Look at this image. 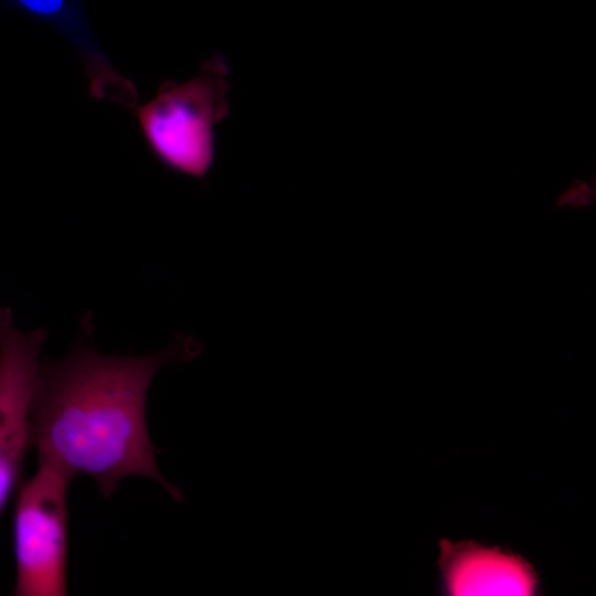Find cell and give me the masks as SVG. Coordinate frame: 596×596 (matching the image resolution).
Returning a JSON list of instances; mask_svg holds the SVG:
<instances>
[{"label": "cell", "instance_id": "obj_3", "mask_svg": "<svg viewBox=\"0 0 596 596\" xmlns=\"http://www.w3.org/2000/svg\"><path fill=\"white\" fill-rule=\"evenodd\" d=\"M72 478L38 464L21 483L13 513L14 595H67V491Z\"/></svg>", "mask_w": 596, "mask_h": 596}, {"label": "cell", "instance_id": "obj_2", "mask_svg": "<svg viewBox=\"0 0 596 596\" xmlns=\"http://www.w3.org/2000/svg\"><path fill=\"white\" fill-rule=\"evenodd\" d=\"M227 76L226 62L215 55L188 81L162 82L135 108L142 139L162 166L204 180L216 156V126L230 115Z\"/></svg>", "mask_w": 596, "mask_h": 596}, {"label": "cell", "instance_id": "obj_4", "mask_svg": "<svg viewBox=\"0 0 596 596\" xmlns=\"http://www.w3.org/2000/svg\"><path fill=\"white\" fill-rule=\"evenodd\" d=\"M46 333L22 332L11 309L0 307V514L20 485L31 449L29 407Z\"/></svg>", "mask_w": 596, "mask_h": 596}, {"label": "cell", "instance_id": "obj_6", "mask_svg": "<svg viewBox=\"0 0 596 596\" xmlns=\"http://www.w3.org/2000/svg\"><path fill=\"white\" fill-rule=\"evenodd\" d=\"M6 6L44 22L76 49L84 63L92 97L127 108L139 100L135 83L119 73L100 47L82 0H3Z\"/></svg>", "mask_w": 596, "mask_h": 596}, {"label": "cell", "instance_id": "obj_7", "mask_svg": "<svg viewBox=\"0 0 596 596\" xmlns=\"http://www.w3.org/2000/svg\"><path fill=\"white\" fill-rule=\"evenodd\" d=\"M595 199V187L585 180L575 179L570 187L556 199L560 209L573 207L575 210L587 207Z\"/></svg>", "mask_w": 596, "mask_h": 596}, {"label": "cell", "instance_id": "obj_1", "mask_svg": "<svg viewBox=\"0 0 596 596\" xmlns=\"http://www.w3.org/2000/svg\"><path fill=\"white\" fill-rule=\"evenodd\" d=\"M200 352L198 341L180 334L148 355H106L81 342L60 361L40 362L29 407L30 445L38 464L72 479L86 475L106 498L120 479L142 476L182 501L181 491L159 471L146 401L161 365L189 362Z\"/></svg>", "mask_w": 596, "mask_h": 596}, {"label": "cell", "instance_id": "obj_5", "mask_svg": "<svg viewBox=\"0 0 596 596\" xmlns=\"http://www.w3.org/2000/svg\"><path fill=\"white\" fill-rule=\"evenodd\" d=\"M439 592L448 596H536L535 567L508 547L475 540L438 541Z\"/></svg>", "mask_w": 596, "mask_h": 596}]
</instances>
